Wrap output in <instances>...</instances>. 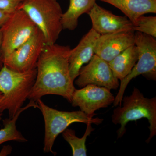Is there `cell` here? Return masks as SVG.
<instances>
[{
	"instance_id": "3957f363",
	"label": "cell",
	"mask_w": 156,
	"mask_h": 156,
	"mask_svg": "<svg viewBox=\"0 0 156 156\" xmlns=\"http://www.w3.org/2000/svg\"><path fill=\"white\" fill-rule=\"evenodd\" d=\"M122 102V106L115 108L112 115L113 123L121 126L117 131V137L120 138L124 136L126 125L129 122L146 118L150 124V135L146 140L148 143L156 135V96L146 98L139 89L134 87L131 95L123 97Z\"/></svg>"
},
{
	"instance_id": "44dd1931",
	"label": "cell",
	"mask_w": 156,
	"mask_h": 156,
	"mask_svg": "<svg viewBox=\"0 0 156 156\" xmlns=\"http://www.w3.org/2000/svg\"><path fill=\"white\" fill-rule=\"evenodd\" d=\"M11 15V14L7 13L5 11L0 10V28H1L8 21Z\"/></svg>"
},
{
	"instance_id": "ac0fdd59",
	"label": "cell",
	"mask_w": 156,
	"mask_h": 156,
	"mask_svg": "<svg viewBox=\"0 0 156 156\" xmlns=\"http://www.w3.org/2000/svg\"><path fill=\"white\" fill-rule=\"evenodd\" d=\"M87 125L86 132L81 138L76 136L75 131L72 129L66 128L62 133L63 138L72 148L73 156H87L86 142L87 136L95 130V128H92V123H89Z\"/></svg>"
},
{
	"instance_id": "6da1fadb",
	"label": "cell",
	"mask_w": 156,
	"mask_h": 156,
	"mask_svg": "<svg viewBox=\"0 0 156 156\" xmlns=\"http://www.w3.org/2000/svg\"><path fill=\"white\" fill-rule=\"evenodd\" d=\"M71 49L56 44L45 46L38 60L35 82L28 99L36 101L45 95H54L71 102L76 88L69 71Z\"/></svg>"
},
{
	"instance_id": "8992f818",
	"label": "cell",
	"mask_w": 156,
	"mask_h": 156,
	"mask_svg": "<svg viewBox=\"0 0 156 156\" xmlns=\"http://www.w3.org/2000/svg\"><path fill=\"white\" fill-rule=\"evenodd\" d=\"M134 38L138 50V60L130 73L120 82L119 89L113 103L115 107L122 105L125 90L132 79L142 75L148 79L156 80V38L137 31L134 33Z\"/></svg>"
},
{
	"instance_id": "2e32d148",
	"label": "cell",
	"mask_w": 156,
	"mask_h": 156,
	"mask_svg": "<svg viewBox=\"0 0 156 156\" xmlns=\"http://www.w3.org/2000/svg\"><path fill=\"white\" fill-rule=\"evenodd\" d=\"M96 0H69L66 12L63 13L62 23L63 30H73L78 25L79 19L83 14L89 13L96 3Z\"/></svg>"
},
{
	"instance_id": "ba28073f",
	"label": "cell",
	"mask_w": 156,
	"mask_h": 156,
	"mask_svg": "<svg viewBox=\"0 0 156 156\" xmlns=\"http://www.w3.org/2000/svg\"><path fill=\"white\" fill-rule=\"evenodd\" d=\"M46 45L44 37L38 29L28 41L3 58V65L18 72L36 68Z\"/></svg>"
},
{
	"instance_id": "4fadbf2b",
	"label": "cell",
	"mask_w": 156,
	"mask_h": 156,
	"mask_svg": "<svg viewBox=\"0 0 156 156\" xmlns=\"http://www.w3.org/2000/svg\"><path fill=\"white\" fill-rule=\"evenodd\" d=\"M100 35L92 28L83 37L76 47L71 49L69 68L71 77L73 82L79 76L82 66L88 63L95 54V43Z\"/></svg>"
},
{
	"instance_id": "e0dca14e",
	"label": "cell",
	"mask_w": 156,
	"mask_h": 156,
	"mask_svg": "<svg viewBox=\"0 0 156 156\" xmlns=\"http://www.w3.org/2000/svg\"><path fill=\"white\" fill-rule=\"evenodd\" d=\"M31 107L38 108L36 101L30 100L29 103L26 106L23 107L13 118H9L3 120L4 127L0 129V145L8 141H15L20 142L27 141V140L17 130L16 122L22 112Z\"/></svg>"
},
{
	"instance_id": "ffe728a7",
	"label": "cell",
	"mask_w": 156,
	"mask_h": 156,
	"mask_svg": "<svg viewBox=\"0 0 156 156\" xmlns=\"http://www.w3.org/2000/svg\"><path fill=\"white\" fill-rule=\"evenodd\" d=\"M23 0H0V10L10 14L19 9Z\"/></svg>"
},
{
	"instance_id": "9c48e42d",
	"label": "cell",
	"mask_w": 156,
	"mask_h": 156,
	"mask_svg": "<svg viewBox=\"0 0 156 156\" xmlns=\"http://www.w3.org/2000/svg\"><path fill=\"white\" fill-rule=\"evenodd\" d=\"M75 84L80 88L88 85L116 90L119 87V80L113 74L108 62L94 54L88 64L82 66Z\"/></svg>"
},
{
	"instance_id": "9a60e30c",
	"label": "cell",
	"mask_w": 156,
	"mask_h": 156,
	"mask_svg": "<svg viewBox=\"0 0 156 156\" xmlns=\"http://www.w3.org/2000/svg\"><path fill=\"white\" fill-rule=\"evenodd\" d=\"M138 58L136 45L129 47L108 62L114 75L121 82L131 72Z\"/></svg>"
},
{
	"instance_id": "277c9868",
	"label": "cell",
	"mask_w": 156,
	"mask_h": 156,
	"mask_svg": "<svg viewBox=\"0 0 156 156\" xmlns=\"http://www.w3.org/2000/svg\"><path fill=\"white\" fill-rule=\"evenodd\" d=\"M19 9L24 11L41 32L46 45L56 44L63 30V13L57 0H23Z\"/></svg>"
},
{
	"instance_id": "30bf717a",
	"label": "cell",
	"mask_w": 156,
	"mask_h": 156,
	"mask_svg": "<svg viewBox=\"0 0 156 156\" xmlns=\"http://www.w3.org/2000/svg\"><path fill=\"white\" fill-rule=\"evenodd\" d=\"M115 98L110 89L88 85L80 89H75L71 103L74 107H78L81 111L94 117L96 111L110 105L113 103Z\"/></svg>"
},
{
	"instance_id": "cb8c5ba5",
	"label": "cell",
	"mask_w": 156,
	"mask_h": 156,
	"mask_svg": "<svg viewBox=\"0 0 156 156\" xmlns=\"http://www.w3.org/2000/svg\"><path fill=\"white\" fill-rule=\"evenodd\" d=\"M2 92H0V99L2 97ZM2 113L0 112V121L2 119Z\"/></svg>"
},
{
	"instance_id": "d6986e66",
	"label": "cell",
	"mask_w": 156,
	"mask_h": 156,
	"mask_svg": "<svg viewBox=\"0 0 156 156\" xmlns=\"http://www.w3.org/2000/svg\"><path fill=\"white\" fill-rule=\"evenodd\" d=\"M133 30L148 35L156 38V16H140L133 23Z\"/></svg>"
},
{
	"instance_id": "7c38bea8",
	"label": "cell",
	"mask_w": 156,
	"mask_h": 156,
	"mask_svg": "<svg viewBox=\"0 0 156 156\" xmlns=\"http://www.w3.org/2000/svg\"><path fill=\"white\" fill-rule=\"evenodd\" d=\"M133 30L100 35L95 43V54L107 62L135 45Z\"/></svg>"
},
{
	"instance_id": "8fae6325",
	"label": "cell",
	"mask_w": 156,
	"mask_h": 156,
	"mask_svg": "<svg viewBox=\"0 0 156 156\" xmlns=\"http://www.w3.org/2000/svg\"><path fill=\"white\" fill-rule=\"evenodd\" d=\"M88 14L92 29L100 35L133 30V23L126 16L115 15L96 3Z\"/></svg>"
},
{
	"instance_id": "52a82bcc",
	"label": "cell",
	"mask_w": 156,
	"mask_h": 156,
	"mask_svg": "<svg viewBox=\"0 0 156 156\" xmlns=\"http://www.w3.org/2000/svg\"><path fill=\"white\" fill-rule=\"evenodd\" d=\"M1 29L3 58L28 41L38 28L24 11L18 9L11 14Z\"/></svg>"
},
{
	"instance_id": "7a4b0ae2",
	"label": "cell",
	"mask_w": 156,
	"mask_h": 156,
	"mask_svg": "<svg viewBox=\"0 0 156 156\" xmlns=\"http://www.w3.org/2000/svg\"><path fill=\"white\" fill-rule=\"evenodd\" d=\"M37 68L24 72H18L3 65L0 69V112H9L12 119L28 99L36 78Z\"/></svg>"
},
{
	"instance_id": "7402d4cb",
	"label": "cell",
	"mask_w": 156,
	"mask_h": 156,
	"mask_svg": "<svg viewBox=\"0 0 156 156\" xmlns=\"http://www.w3.org/2000/svg\"><path fill=\"white\" fill-rule=\"evenodd\" d=\"M2 52V35L0 28V69L3 66Z\"/></svg>"
},
{
	"instance_id": "5bb4252c",
	"label": "cell",
	"mask_w": 156,
	"mask_h": 156,
	"mask_svg": "<svg viewBox=\"0 0 156 156\" xmlns=\"http://www.w3.org/2000/svg\"><path fill=\"white\" fill-rule=\"evenodd\" d=\"M121 11L134 23L140 16L156 13V0H99Z\"/></svg>"
},
{
	"instance_id": "5b68a950",
	"label": "cell",
	"mask_w": 156,
	"mask_h": 156,
	"mask_svg": "<svg viewBox=\"0 0 156 156\" xmlns=\"http://www.w3.org/2000/svg\"><path fill=\"white\" fill-rule=\"evenodd\" d=\"M36 101L44 120V151L45 153H51L54 155L56 154V153L53 150V147L56 137L73 123H91L98 126L103 121L102 119L93 118L81 110L61 111L50 107L41 99Z\"/></svg>"
},
{
	"instance_id": "603a6c76",
	"label": "cell",
	"mask_w": 156,
	"mask_h": 156,
	"mask_svg": "<svg viewBox=\"0 0 156 156\" xmlns=\"http://www.w3.org/2000/svg\"><path fill=\"white\" fill-rule=\"evenodd\" d=\"M12 152V147L10 146H5L0 151V156H7L10 154Z\"/></svg>"
}]
</instances>
